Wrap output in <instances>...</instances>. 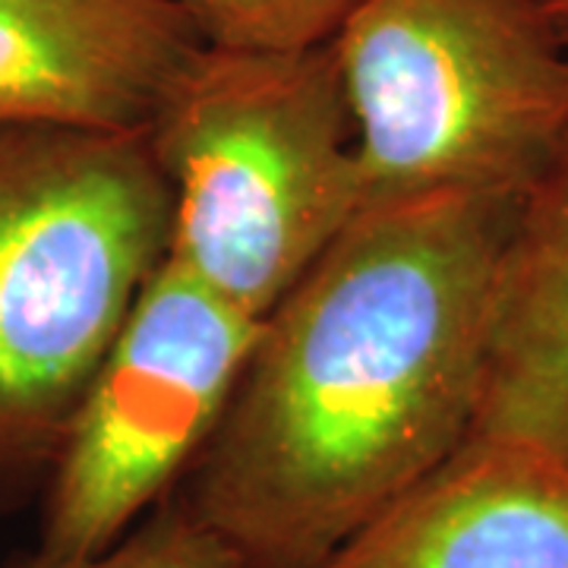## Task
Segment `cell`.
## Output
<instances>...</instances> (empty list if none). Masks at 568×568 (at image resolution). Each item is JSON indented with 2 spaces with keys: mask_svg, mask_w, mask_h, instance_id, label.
Returning <instances> with one entry per match:
<instances>
[{
  "mask_svg": "<svg viewBox=\"0 0 568 568\" xmlns=\"http://www.w3.org/2000/svg\"><path fill=\"white\" fill-rule=\"evenodd\" d=\"M511 209L366 203L260 320L171 493L234 568H316L470 436Z\"/></svg>",
  "mask_w": 568,
  "mask_h": 568,
  "instance_id": "cell-1",
  "label": "cell"
},
{
  "mask_svg": "<svg viewBox=\"0 0 568 568\" xmlns=\"http://www.w3.org/2000/svg\"><path fill=\"white\" fill-rule=\"evenodd\" d=\"M168 234L145 133L0 126V515L41 496Z\"/></svg>",
  "mask_w": 568,
  "mask_h": 568,
  "instance_id": "cell-2",
  "label": "cell"
},
{
  "mask_svg": "<svg viewBox=\"0 0 568 568\" xmlns=\"http://www.w3.org/2000/svg\"><path fill=\"white\" fill-rule=\"evenodd\" d=\"M145 140L168 186V260L263 320L366 205L335 44L209 48Z\"/></svg>",
  "mask_w": 568,
  "mask_h": 568,
  "instance_id": "cell-3",
  "label": "cell"
},
{
  "mask_svg": "<svg viewBox=\"0 0 568 568\" xmlns=\"http://www.w3.org/2000/svg\"><path fill=\"white\" fill-rule=\"evenodd\" d=\"M366 203L518 200L568 133L549 0H361L335 36Z\"/></svg>",
  "mask_w": 568,
  "mask_h": 568,
  "instance_id": "cell-4",
  "label": "cell"
},
{
  "mask_svg": "<svg viewBox=\"0 0 568 568\" xmlns=\"http://www.w3.org/2000/svg\"><path fill=\"white\" fill-rule=\"evenodd\" d=\"M256 328L164 256L73 414L36 549L99 552L162 506L222 420Z\"/></svg>",
  "mask_w": 568,
  "mask_h": 568,
  "instance_id": "cell-5",
  "label": "cell"
},
{
  "mask_svg": "<svg viewBox=\"0 0 568 568\" xmlns=\"http://www.w3.org/2000/svg\"><path fill=\"white\" fill-rule=\"evenodd\" d=\"M203 48L171 0H0V126L145 133Z\"/></svg>",
  "mask_w": 568,
  "mask_h": 568,
  "instance_id": "cell-6",
  "label": "cell"
},
{
  "mask_svg": "<svg viewBox=\"0 0 568 568\" xmlns=\"http://www.w3.org/2000/svg\"><path fill=\"white\" fill-rule=\"evenodd\" d=\"M316 568H568V465L467 436Z\"/></svg>",
  "mask_w": 568,
  "mask_h": 568,
  "instance_id": "cell-7",
  "label": "cell"
},
{
  "mask_svg": "<svg viewBox=\"0 0 568 568\" xmlns=\"http://www.w3.org/2000/svg\"><path fill=\"white\" fill-rule=\"evenodd\" d=\"M470 436L568 465V133L511 209Z\"/></svg>",
  "mask_w": 568,
  "mask_h": 568,
  "instance_id": "cell-8",
  "label": "cell"
},
{
  "mask_svg": "<svg viewBox=\"0 0 568 568\" xmlns=\"http://www.w3.org/2000/svg\"><path fill=\"white\" fill-rule=\"evenodd\" d=\"M209 48L306 51L335 41L361 0H171Z\"/></svg>",
  "mask_w": 568,
  "mask_h": 568,
  "instance_id": "cell-9",
  "label": "cell"
},
{
  "mask_svg": "<svg viewBox=\"0 0 568 568\" xmlns=\"http://www.w3.org/2000/svg\"><path fill=\"white\" fill-rule=\"evenodd\" d=\"M3 568H234V562L171 496L111 547L89 556L29 552Z\"/></svg>",
  "mask_w": 568,
  "mask_h": 568,
  "instance_id": "cell-10",
  "label": "cell"
},
{
  "mask_svg": "<svg viewBox=\"0 0 568 568\" xmlns=\"http://www.w3.org/2000/svg\"><path fill=\"white\" fill-rule=\"evenodd\" d=\"M549 10H552V17L559 22V29H562V36L568 41V0H549Z\"/></svg>",
  "mask_w": 568,
  "mask_h": 568,
  "instance_id": "cell-11",
  "label": "cell"
}]
</instances>
